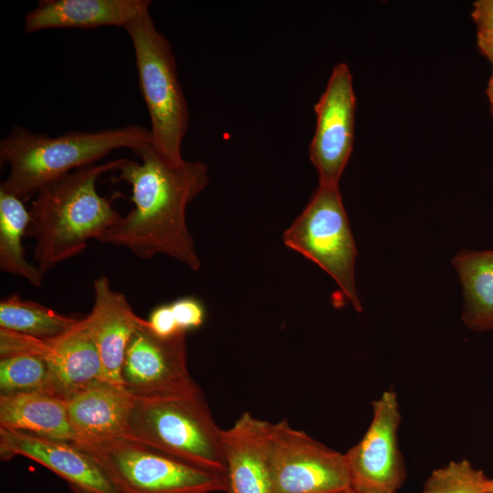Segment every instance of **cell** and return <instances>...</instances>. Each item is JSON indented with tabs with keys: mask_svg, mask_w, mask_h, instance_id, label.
<instances>
[{
	"mask_svg": "<svg viewBox=\"0 0 493 493\" xmlns=\"http://www.w3.org/2000/svg\"><path fill=\"white\" fill-rule=\"evenodd\" d=\"M141 162L122 159L119 180L131 187L134 207L97 240L129 249L140 258L163 254L193 270L201 262L186 223V209L208 184L202 161L172 162L152 142L133 149Z\"/></svg>",
	"mask_w": 493,
	"mask_h": 493,
	"instance_id": "6da1fadb",
	"label": "cell"
},
{
	"mask_svg": "<svg viewBox=\"0 0 493 493\" xmlns=\"http://www.w3.org/2000/svg\"><path fill=\"white\" fill-rule=\"evenodd\" d=\"M122 159L80 167L36 193L26 236L36 240L34 258L44 275L80 254L89 240L121 218L112 199L100 196L96 184L106 172L117 171Z\"/></svg>",
	"mask_w": 493,
	"mask_h": 493,
	"instance_id": "7a4b0ae2",
	"label": "cell"
},
{
	"mask_svg": "<svg viewBox=\"0 0 493 493\" xmlns=\"http://www.w3.org/2000/svg\"><path fill=\"white\" fill-rule=\"evenodd\" d=\"M152 142L149 129L138 125L59 136L34 133L16 126L0 142L1 163H8L0 189L20 199L45 184L97 161L120 148L136 149Z\"/></svg>",
	"mask_w": 493,
	"mask_h": 493,
	"instance_id": "3957f363",
	"label": "cell"
},
{
	"mask_svg": "<svg viewBox=\"0 0 493 493\" xmlns=\"http://www.w3.org/2000/svg\"><path fill=\"white\" fill-rule=\"evenodd\" d=\"M222 430L202 390L133 399L128 437L201 469L226 476Z\"/></svg>",
	"mask_w": 493,
	"mask_h": 493,
	"instance_id": "277c9868",
	"label": "cell"
},
{
	"mask_svg": "<svg viewBox=\"0 0 493 493\" xmlns=\"http://www.w3.org/2000/svg\"><path fill=\"white\" fill-rule=\"evenodd\" d=\"M135 54L140 89L146 104L152 143L164 157L179 163L189 111L168 39L147 10L124 26Z\"/></svg>",
	"mask_w": 493,
	"mask_h": 493,
	"instance_id": "5b68a950",
	"label": "cell"
},
{
	"mask_svg": "<svg viewBox=\"0 0 493 493\" xmlns=\"http://www.w3.org/2000/svg\"><path fill=\"white\" fill-rule=\"evenodd\" d=\"M104 471L117 493H213L226 476L181 461L128 436L73 443Z\"/></svg>",
	"mask_w": 493,
	"mask_h": 493,
	"instance_id": "8992f818",
	"label": "cell"
},
{
	"mask_svg": "<svg viewBox=\"0 0 493 493\" xmlns=\"http://www.w3.org/2000/svg\"><path fill=\"white\" fill-rule=\"evenodd\" d=\"M282 238L327 272L355 310H362L355 285L357 249L339 186L319 185Z\"/></svg>",
	"mask_w": 493,
	"mask_h": 493,
	"instance_id": "52a82bcc",
	"label": "cell"
},
{
	"mask_svg": "<svg viewBox=\"0 0 493 493\" xmlns=\"http://www.w3.org/2000/svg\"><path fill=\"white\" fill-rule=\"evenodd\" d=\"M186 333L158 335L139 318L125 349L120 386L133 399L187 393L200 387L187 367Z\"/></svg>",
	"mask_w": 493,
	"mask_h": 493,
	"instance_id": "ba28073f",
	"label": "cell"
},
{
	"mask_svg": "<svg viewBox=\"0 0 493 493\" xmlns=\"http://www.w3.org/2000/svg\"><path fill=\"white\" fill-rule=\"evenodd\" d=\"M274 493H340L351 488L345 457L284 419L274 424Z\"/></svg>",
	"mask_w": 493,
	"mask_h": 493,
	"instance_id": "9c48e42d",
	"label": "cell"
},
{
	"mask_svg": "<svg viewBox=\"0 0 493 493\" xmlns=\"http://www.w3.org/2000/svg\"><path fill=\"white\" fill-rule=\"evenodd\" d=\"M372 405V419L364 435L345 453L351 488L360 493H396L406 477L398 446L396 394L386 391Z\"/></svg>",
	"mask_w": 493,
	"mask_h": 493,
	"instance_id": "30bf717a",
	"label": "cell"
},
{
	"mask_svg": "<svg viewBox=\"0 0 493 493\" xmlns=\"http://www.w3.org/2000/svg\"><path fill=\"white\" fill-rule=\"evenodd\" d=\"M356 97L349 67L338 63L326 89L314 106L316 129L309 144V158L319 185L339 186L354 141Z\"/></svg>",
	"mask_w": 493,
	"mask_h": 493,
	"instance_id": "8fae6325",
	"label": "cell"
},
{
	"mask_svg": "<svg viewBox=\"0 0 493 493\" xmlns=\"http://www.w3.org/2000/svg\"><path fill=\"white\" fill-rule=\"evenodd\" d=\"M31 459L66 481L71 493H117L99 464L73 443L0 428V457Z\"/></svg>",
	"mask_w": 493,
	"mask_h": 493,
	"instance_id": "7c38bea8",
	"label": "cell"
},
{
	"mask_svg": "<svg viewBox=\"0 0 493 493\" xmlns=\"http://www.w3.org/2000/svg\"><path fill=\"white\" fill-rule=\"evenodd\" d=\"M273 426L245 412L231 427L222 430L227 493H274Z\"/></svg>",
	"mask_w": 493,
	"mask_h": 493,
	"instance_id": "4fadbf2b",
	"label": "cell"
},
{
	"mask_svg": "<svg viewBox=\"0 0 493 493\" xmlns=\"http://www.w3.org/2000/svg\"><path fill=\"white\" fill-rule=\"evenodd\" d=\"M52 393L65 400L105 381L99 349L88 316L61 335L44 340Z\"/></svg>",
	"mask_w": 493,
	"mask_h": 493,
	"instance_id": "5bb4252c",
	"label": "cell"
},
{
	"mask_svg": "<svg viewBox=\"0 0 493 493\" xmlns=\"http://www.w3.org/2000/svg\"><path fill=\"white\" fill-rule=\"evenodd\" d=\"M149 0H40L25 16L26 34L49 28L124 27L149 10Z\"/></svg>",
	"mask_w": 493,
	"mask_h": 493,
	"instance_id": "9a60e30c",
	"label": "cell"
},
{
	"mask_svg": "<svg viewBox=\"0 0 493 493\" xmlns=\"http://www.w3.org/2000/svg\"><path fill=\"white\" fill-rule=\"evenodd\" d=\"M93 290L94 304L87 316L101 359L103 378L120 386L125 349L140 317L126 296L111 288L108 278L95 279Z\"/></svg>",
	"mask_w": 493,
	"mask_h": 493,
	"instance_id": "2e32d148",
	"label": "cell"
},
{
	"mask_svg": "<svg viewBox=\"0 0 493 493\" xmlns=\"http://www.w3.org/2000/svg\"><path fill=\"white\" fill-rule=\"evenodd\" d=\"M77 442H93L128 435L133 398L121 387L102 381L66 400Z\"/></svg>",
	"mask_w": 493,
	"mask_h": 493,
	"instance_id": "e0dca14e",
	"label": "cell"
},
{
	"mask_svg": "<svg viewBox=\"0 0 493 493\" xmlns=\"http://www.w3.org/2000/svg\"><path fill=\"white\" fill-rule=\"evenodd\" d=\"M0 428L77 442L66 400L50 393L0 395Z\"/></svg>",
	"mask_w": 493,
	"mask_h": 493,
	"instance_id": "ac0fdd59",
	"label": "cell"
},
{
	"mask_svg": "<svg viewBox=\"0 0 493 493\" xmlns=\"http://www.w3.org/2000/svg\"><path fill=\"white\" fill-rule=\"evenodd\" d=\"M0 351V395L53 393L44 340L5 330Z\"/></svg>",
	"mask_w": 493,
	"mask_h": 493,
	"instance_id": "d6986e66",
	"label": "cell"
},
{
	"mask_svg": "<svg viewBox=\"0 0 493 493\" xmlns=\"http://www.w3.org/2000/svg\"><path fill=\"white\" fill-rule=\"evenodd\" d=\"M461 281L462 320L472 330L493 329V250L458 252L452 260Z\"/></svg>",
	"mask_w": 493,
	"mask_h": 493,
	"instance_id": "ffe728a7",
	"label": "cell"
},
{
	"mask_svg": "<svg viewBox=\"0 0 493 493\" xmlns=\"http://www.w3.org/2000/svg\"><path fill=\"white\" fill-rule=\"evenodd\" d=\"M28 223L29 211L21 199L0 189V269L39 287L44 274L26 260L22 246Z\"/></svg>",
	"mask_w": 493,
	"mask_h": 493,
	"instance_id": "44dd1931",
	"label": "cell"
},
{
	"mask_svg": "<svg viewBox=\"0 0 493 493\" xmlns=\"http://www.w3.org/2000/svg\"><path fill=\"white\" fill-rule=\"evenodd\" d=\"M78 319L67 317L36 301L12 294L0 301V329L39 340L56 338Z\"/></svg>",
	"mask_w": 493,
	"mask_h": 493,
	"instance_id": "7402d4cb",
	"label": "cell"
},
{
	"mask_svg": "<svg viewBox=\"0 0 493 493\" xmlns=\"http://www.w3.org/2000/svg\"><path fill=\"white\" fill-rule=\"evenodd\" d=\"M488 479L469 461H451L432 472L422 493H488Z\"/></svg>",
	"mask_w": 493,
	"mask_h": 493,
	"instance_id": "603a6c76",
	"label": "cell"
},
{
	"mask_svg": "<svg viewBox=\"0 0 493 493\" xmlns=\"http://www.w3.org/2000/svg\"><path fill=\"white\" fill-rule=\"evenodd\" d=\"M173 318L181 331L201 327L205 320L203 303L194 297H184L169 303Z\"/></svg>",
	"mask_w": 493,
	"mask_h": 493,
	"instance_id": "cb8c5ba5",
	"label": "cell"
},
{
	"mask_svg": "<svg viewBox=\"0 0 493 493\" xmlns=\"http://www.w3.org/2000/svg\"><path fill=\"white\" fill-rule=\"evenodd\" d=\"M147 321L153 331L163 337H171L182 332L173 318L169 303L156 307L151 312Z\"/></svg>",
	"mask_w": 493,
	"mask_h": 493,
	"instance_id": "d4e9b609",
	"label": "cell"
},
{
	"mask_svg": "<svg viewBox=\"0 0 493 493\" xmlns=\"http://www.w3.org/2000/svg\"><path fill=\"white\" fill-rule=\"evenodd\" d=\"M471 16L477 31H493V0L476 1Z\"/></svg>",
	"mask_w": 493,
	"mask_h": 493,
	"instance_id": "484cf974",
	"label": "cell"
},
{
	"mask_svg": "<svg viewBox=\"0 0 493 493\" xmlns=\"http://www.w3.org/2000/svg\"><path fill=\"white\" fill-rule=\"evenodd\" d=\"M477 44L493 67V31H477Z\"/></svg>",
	"mask_w": 493,
	"mask_h": 493,
	"instance_id": "4316f807",
	"label": "cell"
},
{
	"mask_svg": "<svg viewBox=\"0 0 493 493\" xmlns=\"http://www.w3.org/2000/svg\"><path fill=\"white\" fill-rule=\"evenodd\" d=\"M487 95H488V100H489V103H490V109H491V113H492V117H493V73L489 79V81H488V89H487Z\"/></svg>",
	"mask_w": 493,
	"mask_h": 493,
	"instance_id": "83f0119b",
	"label": "cell"
},
{
	"mask_svg": "<svg viewBox=\"0 0 493 493\" xmlns=\"http://www.w3.org/2000/svg\"><path fill=\"white\" fill-rule=\"evenodd\" d=\"M487 492L493 493V479H488L487 482Z\"/></svg>",
	"mask_w": 493,
	"mask_h": 493,
	"instance_id": "f1b7e54d",
	"label": "cell"
},
{
	"mask_svg": "<svg viewBox=\"0 0 493 493\" xmlns=\"http://www.w3.org/2000/svg\"><path fill=\"white\" fill-rule=\"evenodd\" d=\"M340 493H360V492H358V491L352 489L351 488H348L346 490H343V491H341Z\"/></svg>",
	"mask_w": 493,
	"mask_h": 493,
	"instance_id": "f546056e",
	"label": "cell"
}]
</instances>
